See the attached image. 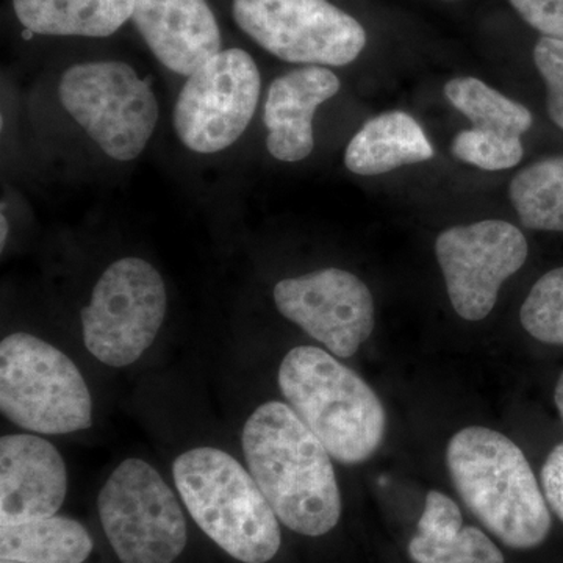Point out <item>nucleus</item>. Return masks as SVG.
I'll return each instance as SVG.
<instances>
[{
	"label": "nucleus",
	"mask_w": 563,
	"mask_h": 563,
	"mask_svg": "<svg viewBox=\"0 0 563 563\" xmlns=\"http://www.w3.org/2000/svg\"><path fill=\"white\" fill-rule=\"evenodd\" d=\"M166 307L165 282L150 262L125 257L111 263L81 309L85 346L111 368L132 365L157 339Z\"/></svg>",
	"instance_id": "nucleus-8"
},
{
	"label": "nucleus",
	"mask_w": 563,
	"mask_h": 563,
	"mask_svg": "<svg viewBox=\"0 0 563 563\" xmlns=\"http://www.w3.org/2000/svg\"><path fill=\"white\" fill-rule=\"evenodd\" d=\"M342 88L324 66H303L277 77L265 102L266 147L274 158L295 163L312 154L313 117L318 107Z\"/></svg>",
	"instance_id": "nucleus-15"
},
{
	"label": "nucleus",
	"mask_w": 563,
	"mask_h": 563,
	"mask_svg": "<svg viewBox=\"0 0 563 563\" xmlns=\"http://www.w3.org/2000/svg\"><path fill=\"white\" fill-rule=\"evenodd\" d=\"M262 79L243 49L221 51L195 70L174 107L181 144L198 154L231 147L246 131L261 99Z\"/></svg>",
	"instance_id": "nucleus-10"
},
{
	"label": "nucleus",
	"mask_w": 563,
	"mask_h": 563,
	"mask_svg": "<svg viewBox=\"0 0 563 563\" xmlns=\"http://www.w3.org/2000/svg\"><path fill=\"white\" fill-rule=\"evenodd\" d=\"M444 95L479 131L521 139L531 129L532 113L523 103L506 98L476 77L448 81Z\"/></svg>",
	"instance_id": "nucleus-20"
},
{
	"label": "nucleus",
	"mask_w": 563,
	"mask_h": 563,
	"mask_svg": "<svg viewBox=\"0 0 563 563\" xmlns=\"http://www.w3.org/2000/svg\"><path fill=\"white\" fill-rule=\"evenodd\" d=\"M0 246L5 247L7 236H9V221H7L5 214H0Z\"/></svg>",
	"instance_id": "nucleus-29"
},
{
	"label": "nucleus",
	"mask_w": 563,
	"mask_h": 563,
	"mask_svg": "<svg viewBox=\"0 0 563 563\" xmlns=\"http://www.w3.org/2000/svg\"><path fill=\"white\" fill-rule=\"evenodd\" d=\"M92 540L79 521L65 517L36 518L0 526V558L22 563H84Z\"/></svg>",
	"instance_id": "nucleus-18"
},
{
	"label": "nucleus",
	"mask_w": 563,
	"mask_h": 563,
	"mask_svg": "<svg viewBox=\"0 0 563 563\" xmlns=\"http://www.w3.org/2000/svg\"><path fill=\"white\" fill-rule=\"evenodd\" d=\"M244 459L282 525L307 537L331 532L342 493L329 451L288 404H262L244 422Z\"/></svg>",
	"instance_id": "nucleus-1"
},
{
	"label": "nucleus",
	"mask_w": 563,
	"mask_h": 563,
	"mask_svg": "<svg viewBox=\"0 0 563 563\" xmlns=\"http://www.w3.org/2000/svg\"><path fill=\"white\" fill-rule=\"evenodd\" d=\"M0 563H22V562L7 561V559H2V562H0Z\"/></svg>",
	"instance_id": "nucleus-30"
},
{
	"label": "nucleus",
	"mask_w": 563,
	"mask_h": 563,
	"mask_svg": "<svg viewBox=\"0 0 563 563\" xmlns=\"http://www.w3.org/2000/svg\"><path fill=\"white\" fill-rule=\"evenodd\" d=\"M463 529V517L457 504L442 492L432 490L426 496L424 510L418 521L417 536L440 540L455 536Z\"/></svg>",
	"instance_id": "nucleus-25"
},
{
	"label": "nucleus",
	"mask_w": 563,
	"mask_h": 563,
	"mask_svg": "<svg viewBox=\"0 0 563 563\" xmlns=\"http://www.w3.org/2000/svg\"><path fill=\"white\" fill-rule=\"evenodd\" d=\"M58 96L74 121L114 161L139 157L157 128V98L128 63L70 66L63 74Z\"/></svg>",
	"instance_id": "nucleus-6"
},
{
	"label": "nucleus",
	"mask_w": 563,
	"mask_h": 563,
	"mask_svg": "<svg viewBox=\"0 0 563 563\" xmlns=\"http://www.w3.org/2000/svg\"><path fill=\"white\" fill-rule=\"evenodd\" d=\"M520 320L537 342L563 346V266L533 284L521 306Z\"/></svg>",
	"instance_id": "nucleus-21"
},
{
	"label": "nucleus",
	"mask_w": 563,
	"mask_h": 563,
	"mask_svg": "<svg viewBox=\"0 0 563 563\" xmlns=\"http://www.w3.org/2000/svg\"><path fill=\"white\" fill-rule=\"evenodd\" d=\"M435 254L455 313L481 321L490 314L504 282L523 268L529 246L510 222L487 220L446 229Z\"/></svg>",
	"instance_id": "nucleus-11"
},
{
	"label": "nucleus",
	"mask_w": 563,
	"mask_h": 563,
	"mask_svg": "<svg viewBox=\"0 0 563 563\" xmlns=\"http://www.w3.org/2000/svg\"><path fill=\"white\" fill-rule=\"evenodd\" d=\"M448 470L470 512L499 542L533 550L550 536L553 512L521 448L509 437L472 426L448 444Z\"/></svg>",
	"instance_id": "nucleus-2"
},
{
	"label": "nucleus",
	"mask_w": 563,
	"mask_h": 563,
	"mask_svg": "<svg viewBox=\"0 0 563 563\" xmlns=\"http://www.w3.org/2000/svg\"><path fill=\"white\" fill-rule=\"evenodd\" d=\"M279 388L288 406L343 465H358L379 450L387 429L380 399L357 373L317 346L285 355Z\"/></svg>",
	"instance_id": "nucleus-3"
},
{
	"label": "nucleus",
	"mask_w": 563,
	"mask_h": 563,
	"mask_svg": "<svg viewBox=\"0 0 563 563\" xmlns=\"http://www.w3.org/2000/svg\"><path fill=\"white\" fill-rule=\"evenodd\" d=\"M554 402L555 407H558V412L559 415H561L563 422V372L561 373V376H559L558 384H555Z\"/></svg>",
	"instance_id": "nucleus-28"
},
{
	"label": "nucleus",
	"mask_w": 563,
	"mask_h": 563,
	"mask_svg": "<svg viewBox=\"0 0 563 563\" xmlns=\"http://www.w3.org/2000/svg\"><path fill=\"white\" fill-rule=\"evenodd\" d=\"M173 479L192 520L221 550L243 563H266L279 553V518L242 463L201 446L173 463Z\"/></svg>",
	"instance_id": "nucleus-4"
},
{
	"label": "nucleus",
	"mask_w": 563,
	"mask_h": 563,
	"mask_svg": "<svg viewBox=\"0 0 563 563\" xmlns=\"http://www.w3.org/2000/svg\"><path fill=\"white\" fill-rule=\"evenodd\" d=\"M132 21L158 62L190 77L221 52V32L207 0H133Z\"/></svg>",
	"instance_id": "nucleus-14"
},
{
	"label": "nucleus",
	"mask_w": 563,
	"mask_h": 563,
	"mask_svg": "<svg viewBox=\"0 0 563 563\" xmlns=\"http://www.w3.org/2000/svg\"><path fill=\"white\" fill-rule=\"evenodd\" d=\"M233 18L274 57L306 66H346L366 46L361 22L328 0H233Z\"/></svg>",
	"instance_id": "nucleus-9"
},
{
	"label": "nucleus",
	"mask_w": 563,
	"mask_h": 563,
	"mask_svg": "<svg viewBox=\"0 0 563 563\" xmlns=\"http://www.w3.org/2000/svg\"><path fill=\"white\" fill-rule=\"evenodd\" d=\"M409 555L415 563H506L490 537L474 526H463L461 532L446 539L415 536L409 543Z\"/></svg>",
	"instance_id": "nucleus-22"
},
{
	"label": "nucleus",
	"mask_w": 563,
	"mask_h": 563,
	"mask_svg": "<svg viewBox=\"0 0 563 563\" xmlns=\"http://www.w3.org/2000/svg\"><path fill=\"white\" fill-rule=\"evenodd\" d=\"M68 493L60 451L32 433L0 440V526L54 517Z\"/></svg>",
	"instance_id": "nucleus-13"
},
{
	"label": "nucleus",
	"mask_w": 563,
	"mask_h": 563,
	"mask_svg": "<svg viewBox=\"0 0 563 563\" xmlns=\"http://www.w3.org/2000/svg\"><path fill=\"white\" fill-rule=\"evenodd\" d=\"M435 150L421 125L404 111L373 118L347 144L344 165L358 176H379L401 166L431 161Z\"/></svg>",
	"instance_id": "nucleus-16"
},
{
	"label": "nucleus",
	"mask_w": 563,
	"mask_h": 563,
	"mask_svg": "<svg viewBox=\"0 0 563 563\" xmlns=\"http://www.w3.org/2000/svg\"><path fill=\"white\" fill-rule=\"evenodd\" d=\"M273 298L282 317L340 358L352 357L374 331L372 291L344 269L325 268L280 280Z\"/></svg>",
	"instance_id": "nucleus-12"
},
{
	"label": "nucleus",
	"mask_w": 563,
	"mask_h": 563,
	"mask_svg": "<svg viewBox=\"0 0 563 563\" xmlns=\"http://www.w3.org/2000/svg\"><path fill=\"white\" fill-rule=\"evenodd\" d=\"M454 157L485 172L510 169L523 161L525 147L521 139L498 133L470 129L455 135L451 146Z\"/></svg>",
	"instance_id": "nucleus-23"
},
{
	"label": "nucleus",
	"mask_w": 563,
	"mask_h": 563,
	"mask_svg": "<svg viewBox=\"0 0 563 563\" xmlns=\"http://www.w3.org/2000/svg\"><path fill=\"white\" fill-rule=\"evenodd\" d=\"M509 196L525 228L563 232V155L521 169L510 181Z\"/></svg>",
	"instance_id": "nucleus-19"
},
{
	"label": "nucleus",
	"mask_w": 563,
	"mask_h": 563,
	"mask_svg": "<svg viewBox=\"0 0 563 563\" xmlns=\"http://www.w3.org/2000/svg\"><path fill=\"white\" fill-rule=\"evenodd\" d=\"M103 532L121 563H174L187 547L179 499L151 463L121 462L98 496Z\"/></svg>",
	"instance_id": "nucleus-7"
},
{
	"label": "nucleus",
	"mask_w": 563,
	"mask_h": 563,
	"mask_svg": "<svg viewBox=\"0 0 563 563\" xmlns=\"http://www.w3.org/2000/svg\"><path fill=\"white\" fill-rule=\"evenodd\" d=\"M531 27L547 38L563 41V0H509Z\"/></svg>",
	"instance_id": "nucleus-26"
},
{
	"label": "nucleus",
	"mask_w": 563,
	"mask_h": 563,
	"mask_svg": "<svg viewBox=\"0 0 563 563\" xmlns=\"http://www.w3.org/2000/svg\"><path fill=\"white\" fill-rule=\"evenodd\" d=\"M0 410L14 424L44 435H66L92 424V398L65 352L32 333L0 343Z\"/></svg>",
	"instance_id": "nucleus-5"
},
{
	"label": "nucleus",
	"mask_w": 563,
	"mask_h": 563,
	"mask_svg": "<svg viewBox=\"0 0 563 563\" xmlns=\"http://www.w3.org/2000/svg\"><path fill=\"white\" fill-rule=\"evenodd\" d=\"M540 484L551 512L563 523V442L548 454L540 472Z\"/></svg>",
	"instance_id": "nucleus-27"
},
{
	"label": "nucleus",
	"mask_w": 563,
	"mask_h": 563,
	"mask_svg": "<svg viewBox=\"0 0 563 563\" xmlns=\"http://www.w3.org/2000/svg\"><path fill=\"white\" fill-rule=\"evenodd\" d=\"M14 13L38 35L106 38L132 18L133 0H13Z\"/></svg>",
	"instance_id": "nucleus-17"
},
{
	"label": "nucleus",
	"mask_w": 563,
	"mask_h": 563,
	"mask_svg": "<svg viewBox=\"0 0 563 563\" xmlns=\"http://www.w3.org/2000/svg\"><path fill=\"white\" fill-rule=\"evenodd\" d=\"M533 63L547 84L548 114L563 131V41L547 36L537 41Z\"/></svg>",
	"instance_id": "nucleus-24"
}]
</instances>
